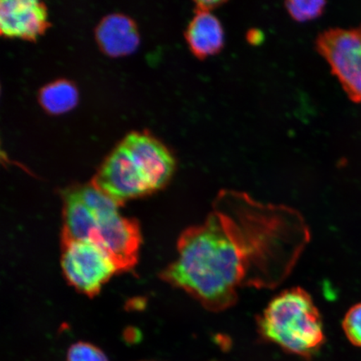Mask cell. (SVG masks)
Masks as SVG:
<instances>
[{
    "label": "cell",
    "mask_w": 361,
    "mask_h": 361,
    "mask_svg": "<svg viewBox=\"0 0 361 361\" xmlns=\"http://www.w3.org/2000/svg\"><path fill=\"white\" fill-rule=\"evenodd\" d=\"M316 51L326 60L350 100L361 102V25L329 28L315 40Z\"/></svg>",
    "instance_id": "cell-5"
},
{
    "label": "cell",
    "mask_w": 361,
    "mask_h": 361,
    "mask_svg": "<svg viewBox=\"0 0 361 361\" xmlns=\"http://www.w3.org/2000/svg\"><path fill=\"white\" fill-rule=\"evenodd\" d=\"M61 267L67 282L90 298L99 295L113 275L118 273L102 248L90 242L75 240L63 233Z\"/></svg>",
    "instance_id": "cell-4"
},
{
    "label": "cell",
    "mask_w": 361,
    "mask_h": 361,
    "mask_svg": "<svg viewBox=\"0 0 361 361\" xmlns=\"http://www.w3.org/2000/svg\"><path fill=\"white\" fill-rule=\"evenodd\" d=\"M342 327L351 344L361 347V303L348 310L343 319Z\"/></svg>",
    "instance_id": "cell-13"
},
{
    "label": "cell",
    "mask_w": 361,
    "mask_h": 361,
    "mask_svg": "<svg viewBox=\"0 0 361 361\" xmlns=\"http://www.w3.org/2000/svg\"><path fill=\"white\" fill-rule=\"evenodd\" d=\"M326 4L323 0H311V1L290 0V1H286L284 6L293 20L303 23L317 19L324 13Z\"/></svg>",
    "instance_id": "cell-11"
},
{
    "label": "cell",
    "mask_w": 361,
    "mask_h": 361,
    "mask_svg": "<svg viewBox=\"0 0 361 361\" xmlns=\"http://www.w3.org/2000/svg\"><path fill=\"white\" fill-rule=\"evenodd\" d=\"M257 329L264 341L305 359L312 358L326 342L322 314L301 287L288 288L270 300L257 317Z\"/></svg>",
    "instance_id": "cell-2"
},
{
    "label": "cell",
    "mask_w": 361,
    "mask_h": 361,
    "mask_svg": "<svg viewBox=\"0 0 361 361\" xmlns=\"http://www.w3.org/2000/svg\"><path fill=\"white\" fill-rule=\"evenodd\" d=\"M67 361H109L104 352L90 343H75L68 350Z\"/></svg>",
    "instance_id": "cell-12"
},
{
    "label": "cell",
    "mask_w": 361,
    "mask_h": 361,
    "mask_svg": "<svg viewBox=\"0 0 361 361\" xmlns=\"http://www.w3.org/2000/svg\"><path fill=\"white\" fill-rule=\"evenodd\" d=\"M119 207L92 211L97 219V228L90 240L109 255L118 273L128 272L137 265L142 245L137 221L121 216Z\"/></svg>",
    "instance_id": "cell-6"
},
{
    "label": "cell",
    "mask_w": 361,
    "mask_h": 361,
    "mask_svg": "<svg viewBox=\"0 0 361 361\" xmlns=\"http://www.w3.org/2000/svg\"><path fill=\"white\" fill-rule=\"evenodd\" d=\"M38 100L49 114L61 115L78 105L79 92L71 81L60 79L44 85L39 90Z\"/></svg>",
    "instance_id": "cell-10"
},
{
    "label": "cell",
    "mask_w": 361,
    "mask_h": 361,
    "mask_svg": "<svg viewBox=\"0 0 361 361\" xmlns=\"http://www.w3.org/2000/svg\"><path fill=\"white\" fill-rule=\"evenodd\" d=\"M226 1H219V0H200V1H195V12H206L212 13L226 4Z\"/></svg>",
    "instance_id": "cell-14"
},
{
    "label": "cell",
    "mask_w": 361,
    "mask_h": 361,
    "mask_svg": "<svg viewBox=\"0 0 361 361\" xmlns=\"http://www.w3.org/2000/svg\"><path fill=\"white\" fill-rule=\"evenodd\" d=\"M94 36L101 51L111 57L128 56L140 44L137 24L132 18L121 13L104 17L94 30Z\"/></svg>",
    "instance_id": "cell-8"
},
{
    "label": "cell",
    "mask_w": 361,
    "mask_h": 361,
    "mask_svg": "<svg viewBox=\"0 0 361 361\" xmlns=\"http://www.w3.org/2000/svg\"><path fill=\"white\" fill-rule=\"evenodd\" d=\"M299 211L223 189L200 224L185 229L177 258L161 274L210 312L232 308L243 288L286 281L310 241Z\"/></svg>",
    "instance_id": "cell-1"
},
{
    "label": "cell",
    "mask_w": 361,
    "mask_h": 361,
    "mask_svg": "<svg viewBox=\"0 0 361 361\" xmlns=\"http://www.w3.org/2000/svg\"><path fill=\"white\" fill-rule=\"evenodd\" d=\"M92 183L121 206L157 192L146 160L123 139L104 160Z\"/></svg>",
    "instance_id": "cell-3"
},
{
    "label": "cell",
    "mask_w": 361,
    "mask_h": 361,
    "mask_svg": "<svg viewBox=\"0 0 361 361\" xmlns=\"http://www.w3.org/2000/svg\"><path fill=\"white\" fill-rule=\"evenodd\" d=\"M49 22L47 6L38 0H2L0 32L6 37L34 40L45 32Z\"/></svg>",
    "instance_id": "cell-7"
},
{
    "label": "cell",
    "mask_w": 361,
    "mask_h": 361,
    "mask_svg": "<svg viewBox=\"0 0 361 361\" xmlns=\"http://www.w3.org/2000/svg\"><path fill=\"white\" fill-rule=\"evenodd\" d=\"M189 49L200 60L216 55L224 47L222 23L212 13L196 12L185 32Z\"/></svg>",
    "instance_id": "cell-9"
}]
</instances>
